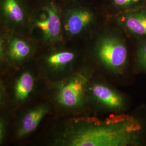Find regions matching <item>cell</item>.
<instances>
[{"label":"cell","instance_id":"2","mask_svg":"<svg viewBox=\"0 0 146 146\" xmlns=\"http://www.w3.org/2000/svg\"><path fill=\"white\" fill-rule=\"evenodd\" d=\"M100 64L109 73L122 75L129 64V53L125 38L117 34L105 33L99 37L94 47Z\"/></svg>","mask_w":146,"mask_h":146},{"label":"cell","instance_id":"4","mask_svg":"<svg viewBox=\"0 0 146 146\" xmlns=\"http://www.w3.org/2000/svg\"><path fill=\"white\" fill-rule=\"evenodd\" d=\"M88 95L97 106L106 111L121 114L129 106L127 96L102 82L89 84Z\"/></svg>","mask_w":146,"mask_h":146},{"label":"cell","instance_id":"1","mask_svg":"<svg viewBox=\"0 0 146 146\" xmlns=\"http://www.w3.org/2000/svg\"><path fill=\"white\" fill-rule=\"evenodd\" d=\"M58 143L70 146H139L146 145V114H121L104 120H75Z\"/></svg>","mask_w":146,"mask_h":146},{"label":"cell","instance_id":"8","mask_svg":"<svg viewBox=\"0 0 146 146\" xmlns=\"http://www.w3.org/2000/svg\"><path fill=\"white\" fill-rule=\"evenodd\" d=\"M47 13L46 19L37 20L35 26L41 31L45 40L53 41L58 39L61 31V22L56 10L52 7L44 8Z\"/></svg>","mask_w":146,"mask_h":146},{"label":"cell","instance_id":"10","mask_svg":"<svg viewBox=\"0 0 146 146\" xmlns=\"http://www.w3.org/2000/svg\"><path fill=\"white\" fill-rule=\"evenodd\" d=\"M74 52L68 50L53 52L48 55L43 61L46 69L52 72L64 70L71 66L75 60Z\"/></svg>","mask_w":146,"mask_h":146},{"label":"cell","instance_id":"3","mask_svg":"<svg viewBox=\"0 0 146 146\" xmlns=\"http://www.w3.org/2000/svg\"><path fill=\"white\" fill-rule=\"evenodd\" d=\"M89 75L77 73L59 82L56 86L54 98L63 110H78L84 104L88 94Z\"/></svg>","mask_w":146,"mask_h":146},{"label":"cell","instance_id":"5","mask_svg":"<svg viewBox=\"0 0 146 146\" xmlns=\"http://www.w3.org/2000/svg\"><path fill=\"white\" fill-rule=\"evenodd\" d=\"M113 16L117 26L127 36L146 37V7Z\"/></svg>","mask_w":146,"mask_h":146},{"label":"cell","instance_id":"14","mask_svg":"<svg viewBox=\"0 0 146 146\" xmlns=\"http://www.w3.org/2000/svg\"><path fill=\"white\" fill-rule=\"evenodd\" d=\"M3 10L7 17L11 22L20 23L23 21L24 12L16 0H5Z\"/></svg>","mask_w":146,"mask_h":146},{"label":"cell","instance_id":"13","mask_svg":"<svg viewBox=\"0 0 146 146\" xmlns=\"http://www.w3.org/2000/svg\"><path fill=\"white\" fill-rule=\"evenodd\" d=\"M110 5L116 15L146 7V0H110Z\"/></svg>","mask_w":146,"mask_h":146},{"label":"cell","instance_id":"9","mask_svg":"<svg viewBox=\"0 0 146 146\" xmlns=\"http://www.w3.org/2000/svg\"><path fill=\"white\" fill-rule=\"evenodd\" d=\"M33 48L26 40L18 37L11 40L7 55L9 61L14 64H20L31 56Z\"/></svg>","mask_w":146,"mask_h":146},{"label":"cell","instance_id":"6","mask_svg":"<svg viewBox=\"0 0 146 146\" xmlns=\"http://www.w3.org/2000/svg\"><path fill=\"white\" fill-rule=\"evenodd\" d=\"M94 21V14L86 9H75L67 14L64 29L68 35L76 36L86 31Z\"/></svg>","mask_w":146,"mask_h":146},{"label":"cell","instance_id":"11","mask_svg":"<svg viewBox=\"0 0 146 146\" xmlns=\"http://www.w3.org/2000/svg\"><path fill=\"white\" fill-rule=\"evenodd\" d=\"M35 86V78L33 74L28 71L21 73L17 78L14 86V97L19 102L26 100L31 94Z\"/></svg>","mask_w":146,"mask_h":146},{"label":"cell","instance_id":"12","mask_svg":"<svg viewBox=\"0 0 146 146\" xmlns=\"http://www.w3.org/2000/svg\"><path fill=\"white\" fill-rule=\"evenodd\" d=\"M136 40L134 51V70L146 74V37L133 38Z\"/></svg>","mask_w":146,"mask_h":146},{"label":"cell","instance_id":"7","mask_svg":"<svg viewBox=\"0 0 146 146\" xmlns=\"http://www.w3.org/2000/svg\"><path fill=\"white\" fill-rule=\"evenodd\" d=\"M49 110V107L48 105L41 104L27 111L18 123L17 128L18 136L24 137L35 131Z\"/></svg>","mask_w":146,"mask_h":146}]
</instances>
